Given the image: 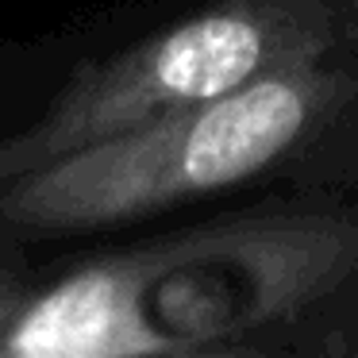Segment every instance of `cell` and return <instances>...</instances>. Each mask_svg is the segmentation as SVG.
I'll return each mask as SVG.
<instances>
[{"label":"cell","instance_id":"5b68a950","mask_svg":"<svg viewBox=\"0 0 358 358\" xmlns=\"http://www.w3.org/2000/svg\"><path fill=\"white\" fill-rule=\"evenodd\" d=\"M43 278L47 273H39L27 258V239H20L8 224H0V339L8 335Z\"/></svg>","mask_w":358,"mask_h":358},{"label":"cell","instance_id":"277c9868","mask_svg":"<svg viewBox=\"0 0 358 358\" xmlns=\"http://www.w3.org/2000/svg\"><path fill=\"white\" fill-rule=\"evenodd\" d=\"M70 66H58V50L50 47L0 43V139L16 135L55 96Z\"/></svg>","mask_w":358,"mask_h":358},{"label":"cell","instance_id":"3957f363","mask_svg":"<svg viewBox=\"0 0 358 358\" xmlns=\"http://www.w3.org/2000/svg\"><path fill=\"white\" fill-rule=\"evenodd\" d=\"M347 31L343 0H208L66 70L55 96L0 139V185L155 116L220 101L278 70L320 66Z\"/></svg>","mask_w":358,"mask_h":358},{"label":"cell","instance_id":"7a4b0ae2","mask_svg":"<svg viewBox=\"0 0 358 358\" xmlns=\"http://www.w3.org/2000/svg\"><path fill=\"white\" fill-rule=\"evenodd\" d=\"M347 81L324 62L278 70L220 101L70 150L0 185V224L27 243L81 239L250 181L331 116Z\"/></svg>","mask_w":358,"mask_h":358},{"label":"cell","instance_id":"6da1fadb","mask_svg":"<svg viewBox=\"0 0 358 358\" xmlns=\"http://www.w3.org/2000/svg\"><path fill=\"white\" fill-rule=\"evenodd\" d=\"M358 262V220L335 212L243 216L55 270L0 355H189L293 320Z\"/></svg>","mask_w":358,"mask_h":358}]
</instances>
